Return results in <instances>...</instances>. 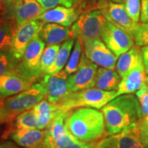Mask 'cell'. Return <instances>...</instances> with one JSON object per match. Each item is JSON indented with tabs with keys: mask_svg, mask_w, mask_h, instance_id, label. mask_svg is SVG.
Listing matches in <instances>:
<instances>
[{
	"mask_svg": "<svg viewBox=\"0 0 148 148\" xmlns=\"http://www.w3.org/2000/svg\"><path fill=\"white\" fill-rule=\"evenodd\" d=\"M10 121V116L6 109L3 106L1 100L0 101V125L4 123H8Z\"/></svg>",
	"mask_w": 148,
	"mask_h": 148,
	"instance_id": "obj_37",
	"label": "cell"
},
{
	"mask_svg": "<svg viewBox=\"0 0 148 148\" xmlns=\"http://www.w3.org/2000/svg\"><path fill=\"white\" fill-rule=\"evenodd\" d=\"M139 101L140 108H141L142 114L143 116L148 115V85L146 82L138 90L134 92Z\"/></svg>",
	"mask_w": 148,
	"mask_h": 148,
	"instance_id": "obj_33",
	"label": "cell"
},
{
	"mask_svg": "<svg viewBox=\"0 0 148 148\" xmlns=\"http://www.w3.org/2000/svg\"><path fill=\"white\" fill-rule=\"evenodd\" d=\"M140 21L141 23L148 22V0H141Z\"/></svg>",
	"mask_w": 148,
	"mask_h": 148,
	"instance_id": "obj_36",
	"label": "cell"
},
{
	"mask_svg": "<svg viewBox=\"0 0 148 148\" xmlns=\"http://www.w3.org/2000/svg\"><path fill=\"white\" fill-rule=\"evenodd\" d=\"M14 30L10 22L0 23V51L10 50L13 40Z\"/></svg>",
	"mask_w": 148,
	"mask_h": 148,
	"instance_id": "obj_30",
	"label": "cell"
},
{
	"mask_svg": "<svg viewBox=\"0 0 148 148\" xmlns=\"http://www.w3.org/2000/svg\"><path fill=\"white\" fill-rule=\"evenodd\" d=\"M13 8L16 27L37 19L45 11L37 0H13Z\"/></svg>",
	"mask_w": 148,
	"mask_h": 148,
	"instance_id": "obj_15",
	"label": "cell"
},
{
	"mask_svg": "<svg viewBox=\"0 0 148 148\" xmlns=\"http://www.w3.org/2000/svg\"><path fill=\"white\" fill-rule=\"evenodd\" d=\"M146 77L147 73L143 63L122 77L112 99L123 94L134 93L145 82Z\"/></svg>",
	"mask_w": 148,
	"mask_h": 148,
	"instance_id": "obj_18",
	"label": "cell"
},
{
	"mask_svg": "<svg viewBox=\"0 0 148 148\" xmlns=\"http://www.w3.org/2000/svg\"><path fill=\"white\" fill-rule=\"evenodd\" d=\"M107 135L117 134L143 117L137 97L134 93L114 98L101 108Z\"/></svg>",
	"mask_w": 148,
	"mask_h": 148,
	"instance_id": "obj_1",
	"label": "cell"
},
{
	"mask_svg": "<svg viewBox=\"0 0 148 148\" xmlns=\"http://www.w3.org/2000/svg\"><path fill=\"white\" fill-rule=\"evenodd\" d=\"M42 8L45 10H49L59 5H64L65 7H72L75 3L79 2L80 0H37Z\"/></svg>",
	"mask_w": 148,
	"mask_h": 148,
	"instance_id": "obj_34",
	"label": "cell"
},
{
	"mask_svg": "<svg viewBox=\"0 0 148 148\" xmlns=\"http://www.w3.org/2000/svg\"><path fill=\"white\" fill-rule=\"evenodd\" d=\"M115 93L116 90L106 91L94 87L86 88L69 92L56 105L58 110L62 112H69L81 107L101 109L112 100Z\"/></svg>",
	"mask_w": 148,
	"mask_h": 148,
	"instance_id": "obj_3",
	"label": "cell"
},
{
	"mask_svg": "<svg viewBox=\"0 0 148 148\" xmlns=\"http://www.w3.org/2000/svg\"><path fill=\"white\" fill-rule=\"evenodd\" d=\"M69 75L64 71L57 72L52 75H45L40 82L45 90V99L52 103H57L69 93Z\"/></svg>",
	"mask_w": 148,
	"mask_h": 148,
	"instance_id": "obj_13",
	"label": "cell"
},
{
	"mask_svg": "<svg viewBox=\"0 0 148 148\" xmlns=\"http://www.w3.org/2000/svg\"><path fill=\"white\" fill-rule=\"evenodd\" d=\"M1 1H2L3 3H4L5 5H7L10 4V3L12 2V1H13V0H1Z\"/></svg>",
	"mask_w": 148,
	"mask_h": 148,
	"instance_id": "obj_43",
	"label": "cell"
},
{
	"mask_svg": "<svg viewBox=\"0 0 148 148\" xmlns=\"http://www.w3.org/2000/svg\"><path fill=\"white\" fill-rule=\"evenodd\" d=\"M143 63V54L139 46H132L129 50L122 53L116 63V71L122 78L127 73Z\"/></svg>",
	"mask_w": 148,
	"mask_h": 148,
	"instance_id": "obj_19",
	"label": "cell"
},
{
	"mask_svg": "<svg viewBox=\"0 0 148 148\" xmlns=\"http://www.w3.org/2000/svg\"><path fill=\"white\" fill-rule=\"evenodd\" d=\"M5 11H0V23H2L5 21Z\"/></svg>",
	"mask_w": 148,
	"mask_h": 148,
	"instance_id": "obj_40",
	"label": "cell"
},
{
	"mask_svg": "<svg viewBox=\"0 0 148 148\" xmlns=\"http://www.w3.org/2000/svg\"><path fill=\"white\" fill-rule=\"evenodd\" d=\"M20 60L10 50L0 51V75L16 72Z\"/></svg>",
	"mask_w": 148,
	"mask_h": 148,
	"instance_id": "obj_29",
	"label": "cell"
},
{
	"mask_svg": "<svg viewBox=\"0 0 148 148\" xmlns=\"http://www.w3.org/2000/svg\"><path fill=\"white\" fill-rule=\"evenodd\" d=\"M106 20V17L99 10L84 12L72 25L70 37L81 40L83 43L101 39V33Z\"/></svg>",
	"mask_w": 148,
	"mask_h": 148,
	"instance_id": "obj_4",
	"label": "cell"
},
{
	"mask_svg": "<svg viewBox=\"0 0 148 148\" xmlns=\"http://www.w3.org/2000/svg\"><path fill=\"white\" fill-rule=\"evenodd\" d=\"M83 50V42L79 39H75L74 43V47L70 57L68 60L67 63L64 66V71L68 75H71L77 71L78 68L79 61Z\"/></svg>",
	"mask_w": 148,
	"mask_h": 148,
	"instance_id": "obj_27",
	"label": "cell"
},
{
	"mask_svg": "<svg viewBox=\"0 0 148 148\" xmlns=\"http://www.w3.org/2000/svg\"><path fill=\"white\" fill-rule=\"evenodd\" d=\"M80 13L81 10L78 8L58 5L45 10L37 19L43 23H53L69 27L77 21Z\"/></svg>",
	"mask_w": 148,
	"mask_h": 148,
	"instance_id": "obj_14",
	"label": "cell"
},
{
	"mask_svg": "<svg viewBox=\"0 0 148 148\" xmlns=\"http://www.w3.org/2000/svg\"><path fill=\"white\" fill-rule=\"evenodd\" d=\"M43 24L40 20L35 19L16 27L10 51L16 59L21 61L27 46L39 34Z\"/></svg>",
	"mask_w": 148,
	"mask_h": 148,
	"instance_id": "obj_10",
	"label": "cell"
},
{
	"mask_svg": "<svg viewBox=\"0 0 148 148\" xmlns=\"http://www.w3.org/2000/svg\"><path fill=\"white\" fill-rule=\"evenodd\" d=\"M98 66L90 61L83 52L77 71L69 75V92H76L78 90L93 88L95 86L96 75Z\"/></svg>",
	"mask_w": 148,
	"mask_h": 148,
	"instance_id": "obj_9",
	"label": "cell"
},
{
	"mask_svg": "<svg viewBox=\"0 0 148 148\" xmlns=\"http://www.w3.org/2000/svg\"><path fill=\"white\" fill-rule=\"evenodd\" d=\"M96 142L86 143L75 138L69 130L58 139L51 148H95Z\"/></svg>",
	"mask_w": 148,
	"mask_h": 148,
	"instance_id": "obj_26",
	"label": "cell"
},
{
	"mask_svg": "<svg viewBox=\"0 0 148 148\" xmlns=\"http://www.w3.org/2000/svg\"><path fill=\"white\" fill-rule=\"evenodd\" d=\"M60 47V45H48L44 49L40 63V71H41L42 76L47 74L49 68L54 62Z\"/></svg>",
	"mask_w": 148,
	"mask_h": 148,
	"instance_id": "obj_28",
	"label": "cell"
},
{
	"mask_svg": "<svg viewBox=\"0 0 148 148\" xmlns=\"http://www.w3.org/2000/svg\"><path fill=\"white\" fill-rule=\"evenodd\" d=\"M133 39L135 44L139 47L148 45V22L138 24Z\"/></svg>",
	"mask_w": 148,
	"mask_h": 148,
	"instance_id": "obj_31",
	"label": "cell"
},
{
	"mask_svg": "<svg viewBox=\"0 0 148 148\" xmlns=\"http://www.w3.org/2000/svg\"><path fill=\"white\" fill-rule=\"evenodd\" d=\"M121 77L114 69L99 67L97 69L94 88L101 90H116Z\"/></svg>",
	"mask_w": 148,
	"mask_h": 148,
	"instance_id": "obj_23",
	"label": "cell"
},
{
	"mask_svg": "<svg viewBox=\"0 0 148 148\" xmlns=\"http://www.w3.org/2000/svg\"><path fill=\"white\" fill-rule=\"evenodd\" d=\"M98 8L107 20L128 33L133 38L138 23L134 22L130 17L123 3L112 2L108 0H99Z\"/></svg>",
	"mask_w": 148,
	"mask_h": 148,
	"instance_id": "obj_7",
	"label": "cell"
},
{
	"mask_svg": "<svg viewBox=\"0 0 148 148\" xmlns=\"http://www.w3.org/2000/svg\"><path fill=\"white\" fill-rule=\"evenodd\" d=\"M100 38L118 58L134 45L132 36L107 19L103 25Z\"/></svg>",
	"mask_w": 148,
	"mask_h": 148,
	"instance_id": "obj_8",
	"label": "cell"
},
{
	"mask_svg": "<svg viewBox=\"0 0 148 148\" xmlns=\"http://www.w3.org/2000/svg\"><path fill=\"white\" fill-rule=\"evenodd\" d=\"M74 43H75V39L73 38H69L62 44L57 53L54 62L47 72L48 75H52L57 72L62 71V68L65 66L66 64L67 63Z\"/></svg>",
	"mask_w": 148,
	"mask_h": 148,
	"instance_id": "obj_25",
	"label": "cell"
},
{
	"mask_svg": "<svg viewBox=\"0 0 148 148\" xmlns=\"http://www.w3.org/2000/svg\"><path fill=\"white\" fill-rule=\"evenodd\" d=\"M45 88L39 82L34 83L28 89L5 98L1 103L10 114V121L8 123L21 112L32 109L37 103L45 99Z\"/></svg>",
	"mask_w": 148,
	"mask_h": 148,
	"instance_id": "obj_5",
	"label": "cell"
},
{
	"mask_svg": "<svg viewBox=\"0 0 148 148\" xmlns=\"http://www.w3.org/2000/svg\"><path fill=\"white\" fill-rule=\"evenodd\" d=\"M145 148H148V145H147V146H145Z\"/></svg>",
	"mask_w": 148,
	"mask_h": 148,
	"instance_id": "obj_46",
	"label": "cell"
},
{
	"mask_svg": "<svg viewBox=\"0 0 148 148\" xmlns=\"http://www.w3.org/2000/svg\"><path fill=\"white\" fill-rule=\"evenodd\" d=\"M71 29L57 23H44L40 29L38 36L45 45H60L62 42L69 39Z\"/></svg>",
	"mask_w": 148,
	"mask_h": 148,
	"instance_id": "obj_21",
	"label": "cell"
},
{
	"mask_svg": "<svg viewBox=\"0 0 148 148\" xmlns=\"http://www.w3.org/2000/svg\"><path fill=\"white\" fill-rule=\"evenodd\" d=\"M67 124L75 138L86 143H94L107 136L103 112L98 109L81 107L72 110Z\"/></svg>",
	"mask_w": 148,
	"mask_h": 148,
	"instance_id": "obj_2",
	"label": "cell"
},
{
	"mask_svg": "<svg viewBox=\"0 0 148 148\" xmlns=\"http://www.w3.org/2000/svg\"><path fill=\"white\" fill-rule=\"evenodd\" d=\"M45 46V42L37 35L27 46L16 67V73L33 84L43 77L40 71V63Z\"/></svg>",
	"mask_w": 148,
	"mask_h": 148,
	"instance_id": "obj_6",
	"label": "cell"
},
{
	"mask_svg": "<svg viewBox=\"0 0 148 148\" xmlns=\"http://www.w3.org/2000/svg\"><path fill=\"white\" fill-rule=\"evenodd\" d=\"M108 1H112V2L117 3H124L125 0H108Z\"/></svg>",
	"mask_w": 148,
	"mask_h": 148,
	"instance_id": "obj_42",
	"label": "cell"
},
{
	"mask_svg": "<svg viewBox=\"0 0 148 148\" xmlns=\"http://www.w3.org/2000/svg\"><path fill=\"white\" fill-rule=\"evenodd\" d=\"M123 4L130 17L134 22L138 23L141 12L140 0H125Z\"/></svg>",
	"mask_w": 148,
	"mask_h": 148,
	"instance_id": "obj_32",
	"label": "cell"
},
{
	"mask_svg": "<svg viewBox=\"0 0 148 148\" xmlns=\"http://www.w3.org/2000/svg\"><path fill=\"white\" fill-rule=\"evenodd\" d=\"M69 112H62L58 110V114L53 118L45 131V144L48 148H51L58 139L69 131L68 128V116Z\"/></svg>",
	"mask_w": 148,
	"mask_h": 148,
	"instance_id": "obj_20",
	"label": "cell"
},
{
	"mask_svg": "<svg viewBox=\"0 0 148 148\" xmlns=\"http://www.w3.org/2000/svg\"><path fill=\"white\" fill-rule=\"evenodd\" d=\"M141 51L142 54H143V61L144 67H145L146 73L148 75V45L142 47Z\"/></svg>",
	"mask_w": 148,
	"mask_h": 148,
	"instance_id": "obj_38",
	"label": "cell"
},
{
	"mask_svg": "<svg viewBox=\"0 0 148 148\" xmlns=\"http://www.w3.org/2000/svg\"><path fill=\"white\" fill-rule=\"evenodd\" d=\"M33 84L16 72L0 75V99H4L23 92Z\"/></svg>",
	"mask_w": 148,
	"mask_h": 148,
	"instance_id": "obj_16",
	"label": "cell"
},
{
	"mask_svg": "<svg viewBox=\"0 0 148 148\" xmlns=\"http://www.w3.org/2000/svg\"><path fill=\"white\" fill-rule=\"evenodd\" d=\"M137 122L132 123L117 134L110 135L108 137L99 140V147L100 148H145L139 139Z\"/></svg>",
	"mask_w": 148,
	"mask_h": 148,
	"instance_id": "obj_12",
	"label": "cell"
},
{
	"mask_svg": "<svg viewBox=\"0 0 148 148\" xmlns=\"http://www.w3.org/2000/svg\"><path fill=\"white\" fill-rule=\"evenodd\" d=\"M17 145V144H15L11 140H5L0 143V148H20Z\"/></svg>",
	"mask_w": 148,
	"mask_h": 148,
	"instance_id": "obj_39",
	"label": "cell"
},
{
	"mask_svg": "<svg viewBox=\"0 0 148 148\" xmlns=\"http://www.w3.org/2000/svg\"><path fill=\"white\" fill-rule=\"evenodd\" d=\"M138 136L144 147L148 145V115L143 116L137 122Z\"/></svg>",
	"mask_w": 148,
	"mask_h": 148,
	"instance_id": "obj_35",
	"label": "cell"
},
{
	"mask_svg": "<svg viewBox=\"0 0 148 148\" xmlns=\"http://www.w3.org/2000/svg\"><path fill=\"white\" fill-rule=\"evenodd\" d=\"M95 148H100V147H99V142H97V144H96V145H95Z\"/></svg>",
	"mask_w": 148,
	"mask_h": 148,
	"instance_id": "obj_44",
	"label": "cell"
},
{
	"mask_svg": "<svg viewBox=\"0 0 148 148\" xmlns=\"http://www.w3.org/2000/svg\"><path fill=\"white\" fill-rule=\"evenodd\" d=\"M32 109L36 119L37 129L39 130H45L58 112L56 103H50L46 99L37 103Z\"/></svg>",
	"mask_w": 148,
	"mask_h": 148,
	"instance_id": "obj_22",
	"label": "cell"
},
{
	"mask_svg": "<svg viewBox=\"0 0 148 148\" xmlns=\"http://www.w3.org/2000/svg\"><path fill=\"white\" fill-rule=\"evenodd\" d=\"M83 52L87 58L101 67L114 69L118 57L101 39L83 43Z\"/></svg>",
	"mask_w": 148,
	"mask_h": 148,
	"instance_id": "obj_11",
	"label": "cell"
},
{
	"mask_svg": "<svg viewBox=\"0 0 148 148\" xmlns=\"http://www.w3.org/2000/svg\"><path fill=\"white\" fill-rule=\"evenodd\" d=\"M9 126L4 132L5 138H7L14 131L25 129H37V122L33 109L24 111L16 115L12 121L8 123Z\"/></svg>",
	"mask_w": 148,
	"mask_h": 148,
	"instance_id": "obj_24",
	"label": "cell"
},
{
	"mask_svg": "<svg viewBox=\"0 0 148 148\" xmlns=\"http://www.w3.org/2000/svg\"><path fill=\"white\" fill-rule=\"evenodd\" d=\"M9 136L14 143L23 148H48L45 141V130H20L11 132Z\"/></svg>",
	"mask_w": 148,
	"mask_h": 148,
	"instance_id": "obj_17",
	"label": "cell"
},
{
	"mask_svg": "<svg viewBox=\"0 0 148 148\" xmlns=\"http://www.w3.org/2000/svg\"><path fill=\"white\" fill-rule=\"evenodd\" d=\"M145 82L146 84L148 85V75H147V77H146V79H145Z\"/></svg>",
	"mask_w": 148,
	"mask_h": 148,
	"instance_id": "obj_45",
	"label": "cell"
},
{
	"mask_svg": "<svg viewBox=\"0 0 148 148\" xmlns=\"http://www.w3.org/2000/svg\"><path fill=\"white\" fill-rule=\"evenodd\" d=\"M0 11H5V5L1 0H0Z\"/></svg>",
	"mask_w": 148,
	"mask_h": 148,
	"instance_id": "obj_41",
	"label": "cell"
}]
</instances>
